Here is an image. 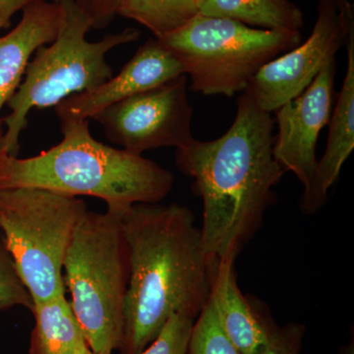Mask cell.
Returning <instances> with one entry per match:
<instances>
[{
	"label": "cell",
	"instance_id": "cell-1",
	"mask_svg": "<svg viewBox=\"0 0 354 354\" xmlns=\"http://www.w3.org/2000/svg\"><path fill=\"white\" fill-rule=\"evenodd\" d=\"M274 120L243 92L232 127L220 138L176 149L179 171L203 201V246L216 262H235L262 227L274 188L285 176L272 152Z\"/></svg>",
	"mask_w": 354,
	"mask_h": 354
},
{
	"label": "cell",
	"instance_id": "cell-2",
	"mask_svg": "<svg viewBox=\"0 0 354 354\" xmlns=\"http://www.w3.org/2000/svg\"><path fill=\"white\" fill-rule=\"evenodd\" d=\"M129 252L124 330L118 351L139 354L174 314L198 317L211 295L216 261L187 207L133 205L122 215Z\"/></svg>",
	"mask_w": 354,
	"mask_h": 354
},
{
	"label": "cell",
	"instance_id": "cell-3",
	"mask_svg": "<svg viewBox=\"0 0 354 354\" xmlns=\"http://www.w3.org/2000/svg\"><path fill=\"white\" fill-rule=\"evenodd\" d=\"M64 139L31 158L0 151V190L41 188L72 197L102 199L124 214L136 204H156L174 187L171 171L153 160L92 136L88 120L64 121Z\"/></svg>",
	"mask_w": 354,
	"mask_h": 354
},
{
	"label": "cell",
	"instance_id": "cell-4",
	"mask_svg": "<svg viewBox=\"0 0 354 354\" xmlns=\"http://www.w3.org/2000/svg\"><path fill=\"white\" fill-rule=\"evenodd\" d=\"M123 214L86 212L72 234L64 261L69 304L88 348L113 354L122 342L129 252Z\"/></svg>",
	"mask_w": 354,
	"mask_h": 354
},
{
	"label": "cell",
	"instance_id": "cell-5",
	"mask_svg": "<svg viewBox=\"0 0 354 354\" xmlns=\"http://www.w3.org/2000/svg\"><path fill=\"white\" fill-rule=\"evenodd\" d=\"M62 25L57 38L39 46L26 68L24 80L7 102L10 114L2 118L6 130L0 151L10 156L19 152L20 135L32 109L57 106L71 95L99 87L113 77L106 62L109 51L137 41L140 32L127 28L99 41H87L90 18L73 0H62Z\"/></svg>",
	"mask_w": 354,
	"mask_h": 354
},
{
	"label": "cell",
	"instance_id": "cell-6",
	"mask_svg": "<svg viewBox=\"0 0 354 354\" xmlns=\"http://www.w3.org/2000/svg\"><path fill=\"white\" fill-rule=\"evenodd\" d=\"M158 39L183 65L191 90L204 95L232 97L245 92L265 64L299 46L301 34L257 29L199 13Z\"/></svg>",
	"mask_w": 354,
	"mask_h": 354
},
{
	"label": "cell",
	"instance_id": "cell-7",
	"mask_svg": "<svg viewBox=\"0 0 354 354\" xmlns=\"http://www.w3.org/2000/svg\"><path fill=\"white\" fill-rule=\"evenodd\" d=\"M82 199L41 188L0 190V234L34 305L64 295V261L87 212Z\"/></svg>",
	"mask_w": 354,
	"mask_h": 354
},
{
	"label": "cell",
	"instance_id": "cell-8",
	"mask_svg": "<svg viewBox=\"0 0 354 354\" xmlns=\"http://www.w3.org/2000/svg\"><path fill=\"white\" fill-rule=\"evenodd\" d=\"M354 30L353 3L348 0H319L318 16L309 38L265 64L245 92L266 113H272L295 99L334 62Z\"/></svg>",
	"mask_w": 354,
	"mask_h": 354
},
{
	"label": "cell",
	"instance_id": "cell-9",
	"mask_svg": "<svg viewBox=\"0 0 354 354\" xmlns=\"http://www.w3.org/2000/svg\"><path fill=\"white\" fill-rule=\"evenodd\" d=\"M187 83L185 74L176 77L104 109L92 120L101 124L109 141L127 152L181 148L194 138Z\"/></svg>",
	"mask_w": 354,
	"mask_h": 354
},
{
	"label": "cell",
	"instance_id": "cell-10",
	"mask_svg": "<svg viewBox=\"0 0 354 354\" xmlns=\"http://www.w3.org/2000/svg\"><path fill=\"white\" fill-rule=\"evenodd\" d=\"M337 73L335 60L324 67L301 94L274 111L278 133L274 135V158L286 172H292L308 187L318 160L316 146L319 135L329 124L334 102Z\"/></svg>",
	"mask_w": 354,
	"mask_h": 354
},
{
	"label": "cell",
	"instance_id": "cell-11",
	"mask_svg": "<svg viewBox=\"0 0 354 354\" xmlns=\"http://www.w3.org/2000/svg\"><path fill=\"white\" fill-rule=\"evenodd\" d=\"M179 60L158 39H149L120 73L99 87L67 97L55 106L60 122L82 121L123 100L184 75Z\"/></svg>",
	"mask_w": 354,
	"mask_h": 354
},
{
	"label": "cell",
	"instance_id": "cell-12",
	"mask_svg": "<svg viewBox=\"0 0 354 354\" xmlns=\"http://www.w3.org/2000/svg\"><path fill=\"white\" fill-rule=\"evenodd\" d=\"M22 11L19 24L0 37V113L22 83L35 51L57 38L64 16L60 3L48 0H36ZM3 136L0 118V145Z\"/></svg>",
	"mask_w": 354,
	"mask_h": 354
},
{
	"label": "cell",
	"instance_id": "cell-13",
	"mask_svg": "<svg viewBox=\"0 0 354 354\" xmlns=\"http://www.w3.org/2000/svg\"><path fill=\"white\" fill-rule=\"evenodd\" d=\"M346 46L348 67L330 118L325 153L318 160L311 183L300 198V209L306 215H313L326 204L329 190L339 178L342 165L354 148V30L349 32Z\"/></svg>",
	"mask_w": 354,
	"mask_h": 354
},
{
	"label": "cell",
	"instance_id": "cell-14",
	"mask_svg": "<svg viewBox=\"0 0 354 354\" xmlns=\"http://www.w3.org/2000/svg\"><path fill=\"white\" fill-rule=\"evenodd\" d=\"M221 329L241 354H263L266 330L262 316L237 285L234 262H216L209 295Z\"/></svg>",
	"mask_w": 354,
	"mask_h": 354
},
{
	"label": "cell",
	"instance_id": "cell-15",
	"mask_svg": "<svg viewBox=\"0 0 354 354\" xmlns=\"http://www.w3.org/2000/svg\"><path fill=\"white\" fill-rule=\"evenodd\" d=\"M199 13L257 29L300 32L304 26V12L290 0H201Z\"/></svg>",
	"mask_w": 354,
	"mask_h": 354
},
{
	"label": "cell",
	"instance_id": "cell-16",
	"mask_svg": "<svg viewBox=\"0 0 354 354\" xmlns=\"http://www.w3.org/2000/svg\"><path fill=\"white\" fill-rule=\"evenodd\" d=\"M29 354H77L86 344L65 293L34 305Z\"/></svg>",
	"mask_w": 354,
	"mask_h": 354
},
{
	"label": "cell",
	"instance_id": "cell-17",
	"mask_svg": "<svg viewBox=\"0 0 354 354\" xmlns=\"http://www.w3.org/2000/svg\"><path fill=\"white\" fill-rule=\"evenodd\" d=\"M197 14V0H120L118 7V15L145 26L156 39L176 31Z\"/></svg>",
	"mask_w": 354,
	"mask_h": 354
},
{
	"label": "cell",
	"instance_id": "cell-18",
	"mask_svg": "<svg viewBox=\"0 0 354 354\" xmlns=\"http://www.w3.org/2000/svg\"><path fill=\"white\" fill-rule=\"evenodd\" d=\"M188 354H241L221 329L211 297L193 325Z\"/></svg>",
	"mask_w": 354,
	"mask_h": 354
},
{
	"label": "cell",
	"instance_id": "cell-19",
	"mask_svg": "<svg viewBox=\"0 0 354 354\" xmlns=\"http://www.w3.org/2000/svg\"><path fill=\"white\" fill-rule=\"evenodd\" d=\"M196 317L179 312L169 319L158 337L139 354H188V344Z\"/></svg>",
	"mask_w": 354,
	"mask_h": 354
},
{
	"label": "cell",
	"instance_id": "cell-20",
	"mask_svg": "<svg viewBox=\"0 0 354 354\" xmlns=\"http://www.w3.org/2000/svg\"><path fill=\"white\" fill-rule=\"evenodd\" d=\"M15 306L24 307L32 312L34 302L0 234V311Z\"/></svg>",
	"mask_w": 354,
	"mask_h": 354
},
{
	"label": "cell",
	"instance_id": "cell-21",
	"mask_svg": "<svg viewBox=\"0 0 354 354\" xmlns=\"http://www.w3.org/2000/svg\"><path fill=\"white\" fill-rule=\"evenodd\" d=\"M262 316L264 323L266 346L263 354H299L304 344L305 326L300 323L277 325L272 319Z\"/></svg>",
	"mask_w": 354,
	"mask_h": 354
},
{
	"label": "cell",
	"instance_id": "cell-22",
	"mask_svg": "<svg viewBox=\"0 0 354 354\" xmlns=\"http://www.w3.org/2000/svg\"><path fill=\"white\" fill-rule=\"evenodd\" d=\"M77 6L90 18L92 28L108 27L118 15L120 0H73Z\"/></svg>",
	"mask_w": 354,
	"mask_h": 354
},
{
	"label": "cell",
	"instance_id": "cell-23",
	"mask_svg": "<svg viewBox=\"0 0 354 354\" xmlns=\"http://www.w3.org/2000/svg\"><path fill=\"white\" fill-rule=\"evenodd\" d=\"M34 1L36 0H0V30L9 25L14 14L23 10L26 6ZM51 1L59 3L62 0H51Z\"/></svg>",
	"mask_w": 354,
	"mask_h": 354
},
{
	"label": "cell",
	"instance_id": "cell-24",
	"mask_svg": "<svg viewBox=\"0 0 354 354\" xmlns=\"http://www.w3.org/2000/svg\"><path fill=\"white\" fill-rule=\"evenodd\" d=\"M77 354H95L88 348L87 344H84L83 346H80V348L77 351Z\"/></svg>",
	"mask_w": 354,
	"mask_h": 354
},
{
	"label": "cell",
	"instance_id": "cell-25",
	"mask_svg": "<svg viewBox=\"0 0 354 354\" xmlns=\"http://www.w3.org/2000/svg\"><path fill=\"white\" fill-rule=\"evenodd\" d=\"M342 354H354L353 339H351V342H349L348 346H346V348H344V349H342Z\"/></svg>",
	"mask_w": 354,
	"mask_h": 354
},
{
	"label": "cell",
	"instance_id": "cell-26",
	"mask_svg": "<svg viewBox=\"0 0 354 354\" xmlns=\"http://www.w3.org/2000/svg\"><path fill=\"white\" fill-rule=\"evenodd\" d=\"M200 1H201V0H197L198 6H199Z\"/></svg>",
	"mask_w": 354,
	"mask_h": 354
}]
</instances>
